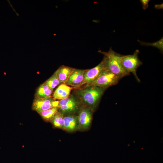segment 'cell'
<instances>
[{
    "instance_id": "obj_17",
    "label": "cell",
    "mask_w": 163,
    "mask_h": 163,
    "mask_svg": "<svg viewBox=\"0 0 163 163\" xmlns=\"http://www.w3.org/2000/svg\"><path fill=\"white\" fill-rule=\"evenodd\" d=\"M138 41L141 45L145 46H150L156 47L161 52L163 51V38L162 37L159 40L154 43H146L142 42L139 40Z\"/></svg>"
},
{
    "instance_id": "obj_3",
    "label": "cell",
    "mask_w": 163,
    "mask_h": 163,
    "mask_svg": "<svg viewBox=\"0 0 163 163\" xmlns=\"http://www.w3.org/2000/svg\"><path fill=\"white\" fill-rule=\"evenodd\" d=\"M139 51L136 50L132 55H122L121 58L122 65L126 71L130 73H132L137 81L140 80L136 74L138 68L142 64V62L139 59L138 54Z\"/></svg>"
},
{
    "instance_id": "obj_11",
    "label": "cell",
    "mask_w": 163,
    "mask_h": 163,
    "mask_svg": "<svg viewBox=\"0 0 163 163\" xmlns=\"http://www.w3.org/2000/svg\"><path fill=\"white\" fill-rule=\"evenodd\" d=\"M64 129L69 132H72L78 127L77 116L73 114L64 116Z\"/></svg>"
},
{
    "instance_id": "obj_14",
    "label": "cell",
    "mask_w": 163,
    "mask_h": 163,
    "mask_svg": "<svg viewBox=\"0 0 163 163\" xmlns=\"http://www.w3.org/2000/svg\"><path fill=\"white\" fill-rule=\"evenodd\" d=\"M58 110V107H55L38 113L45 121L50 122Z\"/></svg>"
},
{
    "instance_id": "obj_9",
    "label": "cell",
    "mask_w": 163,
    "mask_h": 163,
    "mask_svg": "<svg viewBox=\"0 0 163 163\" xmlns=\"http://www.w3.org/2000/svg\"><path fill=\"white\" fill-rule=\"evenodd\" d=\"M86 69H75L65 84L77 89L84 85V74Z\"/></svg>"
},
{
    "instance_id": "obj_6",
    "label": "cell",
    "mask_w": 163,
    "mask_h": 163,
    "mask_svg": "<svg viewBox=\"0 0 163 163\" xmlns=\"http://www.w3.org/2000/svg\"><path fill=\"white\" fill-rule=\"evenodd\" d=\"M94 111L90 108L82 106L80 107L77 116L78 127L81 130H85L90 126Z\"/></svg>"
},
{
    "instance_id": "obj_7",
    "label": "cell",
    "mask_w": 163,
    "mask_h": 163,
    "mask_svg": "<svg viewBox=\"0 0 163 163\" xmlns=\"http://www.w3.org/2000/svg\"><path fill=\"white\" fill-rule=\"evenodd\" d=\"M59 101L52 96L45 98H35L34 100L32 109L38 113L52 107L58 106Z\"/></svg>"
},
{
    "instance_id": "obj_13",
    "label": "cell",
    "mask_w": 163,
    "mask_h": 163,
    "mask_svg": "<svg viewBox=\"0 0 163 163\" xmlns=\"http://www.w3.org/2000/svg\"><path fill=\"white\" fill-rule=\"evenodd\" d=\"M53 90L43 84L37 89L35 95V98H45L51 96Z\"/></svg>"
},
{
    "instance_id": "obj_5",
    "label": "cell",
    "mask_w": 163,
    "mask_h": 163,
    "mask_svg": "<svg viewBox=\"0 0 163 163\" xmlns=\"http://www.w3.org/2000/svg\"><path fill=\"white\" fill-rule=\"evenodd\" d=\"M81 105L76 97L70 94L68 97L59 101L58 111L64 116L73 114L79 110Z\"/></svg>"
},
{
    "instance_id": "obj_2",
    "label": "cell",
    "mask_w": 163,
    "mask_h": 163,
    "mask_svg": "<svg viewBox=\"0 0 163 163\" xmlns=\"http://www.w3.org/2000/svg\"><path fill=\"white\" fill-rule=\"evenodd\" d=\"M98 52L104 55L103 59L105 61L106 69L121 79L130 75V73L126 71L122 65V55L115 52L111 47L108 52L99 50Z\"/></svg>"
},
{
    "instance_id": "obj_12",
    "label": "cell",
    "mask_w": 163,
    "mask_h": 163,
    "mask_svg": "<svg viewBox=\"0 0 163 163\" xmlns=\"http://www.w3.org/2000/svg\"><path fill=\"white\" fill-rule=\"evenodd\" d=\"M75 68L64 65L60 66L55 72L61 83L65 84Z\"/></svg>"
},
{
    "instance_id": "obj_15",
    "label": "cell",
    "mask_w": 163,
    "mask_h": 163,
    "mask_svg": "<svg viewBox=\"0 0 163 163\" xmlns=\"http://www.w3.org/2000/svg\"><path fill=\"white\" fill-rule=\"evenodd\" d=\"M64 116L62 114L58 111L50 122L54 127L64 129Z\"/></svg>"
},
{
    "instance_id": "obj_8",
    "label": "cell",
    "mask_w": 163,
    "mask_h": 163,
    "mask_svg": "<svg viewBox=\"0 0 163 163\" xmlns=\"http://www.w3.org/2000/svg\"><path fill=\"white\" fill-rule=\"evenodd\" d=\"M105 69V61L103 59L101 62L95 67L86 69L84 74V85H88L94 81Z\"/></svg>"
},
{
    "instance_id": "obj_10",
    "label": "cell",
    "mask_w": 163,
    "mask_h": 163,
    "mask_svg": "<svg viewBox=\"0 0 163 163\" xmlns=\"http://www.w3.org/2000/svg\"><path fill=\"white\" fill-rule=\"evenodd\" d=\"M73 88L64 83H61L53 93L52 97L56 100H62L69 97Z\"/></svg>"
},
{
    "instance_id": "obj_16",
    "label": "cell",
    "mask_w": 163,
    "mask_h": 163,
    "mask_svg": "<svg viewBox=\"0 0 163 163\" xmlns=\"http://www.w3.org/2000/svg\"><path fill=\"white\" fill-rule=\"evenodd\" d=\"M43 84L48 86L53 90V89L56 86L61 83L59 80L56 74L54 73L50 78Z\"/></svg>"
},
{
    "instance_id": "obj_1",
    "label": "cell",
    "mask_w": 163,
    "mask_h": 163,
    "mask_svg": "<svg viewBox=\"0 0 163 163\" xmlns=\"http://www.w3.org/2000/svg\"><path fill=\"white\" fill-rule=\"evenodd\" d=\"M106 89L97 86L84 85L75 89V96L81 105L88 107L94 111L98 106L101 98Z\"/></svg>"
},
{
    "instance_id": "obj_4",
    "label": "cell",
    "mask_w": 163,
    "mask_h": 163,
    "mask_svg": "<svg viewBox=\"0 0 163 163\" xmlns=\"http://www.w3.org/2000/svg\"><path fill=\"white\" fill-rule=\"evenodd\" d=\"M121 78L105 69L99 76L91 83L85 85H91L107 88L117 84Z\"/></svg>"
},
{
    "instance_id": "obj_18",
    "label": "cell",
    "mask_w": 163,
    "mask_h": 163,
    "mask_svg": "<svg viewBox=\"0 0 163 163\" xmlns=\"http://www.w3.org/2000/svg\"><path fill=\"white\" fill-rule=\"evenodd\" d=\"M141 2L142 9L144 10H145L147 9L149 6V2L150 1L149 0H140Z\"/></svg>"
}]
</instances>
